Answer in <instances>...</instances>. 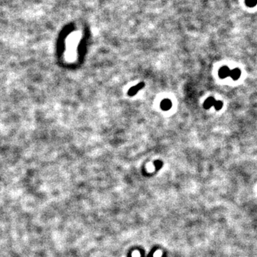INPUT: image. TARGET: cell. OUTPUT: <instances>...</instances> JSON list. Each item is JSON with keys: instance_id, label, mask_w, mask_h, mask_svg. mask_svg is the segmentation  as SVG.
Instances as JSON below:
<instances>
[{"instance_id": "cell-1", "label": "cell", "mask_w": 257, "mask_h": 257, "mask_svg": "<svg viewBox=\"0 0 257 257\" xmlns=\"http://www.w3.org/2000/svg\"><path fill=\"white\" fill-rule=\"evenodd\" d=\"M144 83H143V82L139 83V84H136V85L134 86V87H132V88L129 89V90H128V94L129 96H131V97H132V96L135 95L136 94H137V92L139 91V90L142 89L144 88Z\"/></svg>"}, {"instance_id": "cell-5", "label": "cell", "mask_w": 257, "mask_h": 257, "mask_svg": "<svg viewBox=\"0 0 257 257\" xmlns=\"http://www.w3.org/2000/svg\"><path fill=\"white\" fill-rule=\"evenodd\" d=\"M241 71H240L238 68H236L234 69V70H231L229 77H231V79L235 81V80H237L240 77H241Z\"/></svg>"}, {"instance_id": "cell-7", "label": "cell", "mask_w": 257, "mask_h": 257, "mask_svg": "<svg viewBox=\"0 0 257 257\" xmlns=\"http://www.w3.org/2000/svg\"><path fill=\"white\" fill-rule=\"evenodd\" d=\"M246 5L248 6L254 7L257 3V0H246Z\"/></svg>"}, {"instance_id": "cell-8", "label": "cell", "mask_w": 257, "mask_h": 257, "mask_svg": "<svg viewBox=\"0 0 257 257\" xmlns=\"http://www.w3.org/2000/svg\"><path fill=\"white\" fill-rule=\"evenodd\" d=\"M161 256H162V252H161V251H156V253H155L154 255V257H161Z\"/></svg>"}, {"instance_id": "cell-3", "label": "cell", "mask_w": 257, "mask_h": 257, "mask_svg": "<svg viewBox=\"0 0 257 257\" xmlns=\"http://www.w3.org/2000/svg\"><path fill=\"white\" fill-rule=\"evenodd\" d=\"M161 108L164 111H167L171 109V107H172V101L169 99H164L163 101L161 102Z\"/></svg>"}, {"instance_id": "cell-4", "label": "cell", "mask_w": 257, "mask_h": 257, "mask_svg": "<svg viewBox=\"0 0 257 257\" xmlns=\"http://www.w3.org/2000/svg\"><path fill=\"white\" fill-rule=\"evenodd\" d=\"M215 102H216V100L214 97H209V98L207 99L206 100L204 103V109H208L211 108V107H214Z\"/></svg>"}, {"instance_id": "cell-2", "label": "cell", "mask_w": 257, "mask_h": 257, "mask_svg": "<svg viewBox=\"0 0 257 257\" xmlns=\"http://www.w3.org/2000/svg\"><path fill=\"white\" fill-rule=\"evenodd\" d=\"M230 72H231V70H229V68L227 67H223L219 71V76L221 77V79H225L227 77H229Z\"/></svg>"}, {"instance_id": "cell-6", "label": "cell", "mask_w": 257, "mask_h": 257, "mask_svg": "<svg viewBox=\"0 0 257 257\" xmlns=\"http://www.w3.org/2000/svg\"><path fill=\"white\" fill-rule=\"evenodd\" d=\"M214 108L216 109V110H220L223 107V103L221 101H216L215 104L214 105Z\"/></svg>"}]
</instances>
